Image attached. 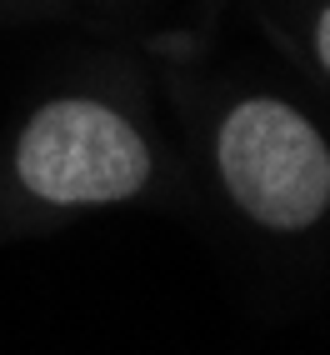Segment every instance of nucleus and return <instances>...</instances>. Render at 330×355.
<instances>
[{
	"mask_svg": "<svg viewBox=\"0 0 330 355\" xmlns=\"http://www.w3.org/2000/svg\"><path fill=\"white\" fill-rule=\"evenodd\" d=\"M220 175L245 216L300 230L330 205L325 140L280 101H245L220 125Z\"/></svg>",
	"mask_w": 330,
	"mask_h": 355,
	"instance_id": "obj_1",
	"label": "nucleus"
},
{
	"mask_svg": "<svg viewBox=\"0 0 330 355\" xmlns=\"http://www.w3.org/2000/svg\"><path fill=\"white\" fill-rule=\"evenodd\" d=\"M20 180L40 200L60 205H96L125 200L150 175V155L140 135L105 105L60 101L45 105L20 135Z\"/></svg>",
	"mask_w": 330,
	"mask_h": 355,
	"instance_id": "obj_2",
	"label": "nucleus"
},
{
	"mask_svg": "<svg viewBox=\"0 0 330 355\" xmlns=\"http://www.w3.org/2000/svg\"><path fill=\"white\" fill-rule=\"evenodd\" d=\"M320 60L330 65V10H325V20H320Z\"/></svg>",
	"mask_w": 330,
	"mask_h": 355,
	"instance_id": "obj_3",
	"label": "nucleus"
}]
</instances>
